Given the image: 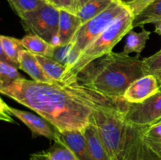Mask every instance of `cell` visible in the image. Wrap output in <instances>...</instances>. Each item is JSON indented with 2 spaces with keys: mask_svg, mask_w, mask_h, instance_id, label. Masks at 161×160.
Returning <instances> with one entry per match:
<instances>
[{
  "mask_svg": "<svg viewBox=\"0 0 161 160\" xmlns=\"http://www.w3.org/2000/svg\"><path fill=\"white\" fill-rule=\"evenodd\" d=\"M46 1L47 2V3H51V0H46ZM52 4V3H51Z\"/></svg>",
  "mask_w": 161,
  "mask_h": 160,
  "instance_id": "obj_31",
  "label": "cell"
},
{
  "mask_svg": "<svg viewBox=\"0 0 161 160\" xmlns=\"http://www.w3.org/2000/svg\"><path fill=\"white\" fill-rule=\"evenodd\" d=\"M122 1L135 17L155 0H122Z\"/></svg>",
  "mask_w": 161,
  "mask_h": 160,
  "instance_id": "obj_26",
  "label": "cell"
},
{
  "mask_svg": "<svg viewBox=\"0 0 161 160\" xmlns=\"http://www.w3.org/2000/svg\"><path fill=\"white\" fill-rule=\"evenodd\" d=\"M161 85L153 75H143L130 85L123 96L127 103H142L160 90Z\"/></svg>",
  "mask_w": 161,
  "mask_h": 160,
  "instance_id": "obj_8",
  "label": "cell"
},
{
  "mask_svg": "<svg viewBox=\"0 0 161 160\" xmlns=\"http://www.w3.org/2000/svg\"><path fill=\"white\" fill-rule=\"evenodd\" d=\"M0 93L36 111L59 131L83 130L96 105L123 107L121 100L108 98L78 83L62 86L21 78L0 87Z\"/></svg>",
  "mask_w": 161,
  "mask_h": 160,
  "instance_id": "obj_1",
  "label": "cell"
},
{
  "mask_svg": "<svg viewBox=\"0 0 161 160\" xmlns=\"http://www.w3.org/2000/svg\"><path fill=\"white\" fill-rule=\"evenodd\" d=\"M20 42L25 50L35 55L52 57L54 52V45L36 35H26L20 39Z\"/></svg>",
  "mask_w": 161,
  "mask_h": 160,
  "instance_id": "obj_15",
  "label": "cell"
},
{
  "mask_svg": "<svg viewBox=\"0 0 161 160\" xmlns=\"http://www.w3.org/2000/svg\"><path fill=\"white\" fill-rule=\"evenodd\" d=\"M127 123L135 125H151L161 120V89L139 104L127 103L124 112Z\"/></svg>",
  "mask_w": 161,
  "mask_h": 160,
  "instance_id": "obj_7",
  "label": "cell"
},
{
  "mask_svg": "<svg viewBox=\"0 0 161 160\" xmlns=\"http://www.w3.org/2000/svg\"><path fill=\"white\" fill-rule=\"evenodd\" d=\"M151 32L147 30L142 29L141 32H135L133 30L129 31L126 36L125 45L123 53L129 55L130 53L135 52L137 54H140L145 49L146 42L149 39Z\"/></svg>",
  "mask_w": 161,
  "mask_h": 160,
  "instance_id": "obj_17",
  "label": "cell"
},
{
  "mask_svg": "<svg viewBox=\"0 0 161 160\" xmlns=\"http://www.w3.org/2000/svg\"><path fill=\"white\" fill-rule=\"evenodd\" d=\"M143 75L140 54L130 56L123 52H111L83 69L75 83L108 98L121 100L130 85Z\"/></svg>",
  "mask_w": 161,
  "mask_h": 160,
  "instance_id": "obj_2",
  "label": "cell"
},
{
  "mask_svg": "<svg viewBox=\"0 0 161 160\" xmlns=\"http://www.w3.org/2000/svg\"><path fill=\"white\" fill-rule=\"evenodd\" d=\"M19 64V68L26 72L34 81L50 84L56 83L45 73L36 55L28 52L25 49L20 52Z\"/></svg>",
  "mask_w": 161,
  "mask_h": 160,
  "instance_id": "obj_13",
  "label": "cell"
},
{
  "mask_svg": "<svg viewBox=\"0 0 161 160\" xmlns=\"http://www.w3.org/2000/svg\"><path fill=\"white\" fill-rule=\"evenodd\" d=\"M124 108L96 105L92 117L108 152L109 160H121L126 133Z\"/></svg>",
  "mask_w": 161,
  "mask_h": 160,
  "instance_id": "obj_4",
  "label": "cell"
},
{
  "mask_svg": "<svg viewBox=\"0 0 161 160\" xmlns=\"http://www.w3.org/2000/svg\"><path fill=\"white\" fill-rule=\"evenodd\" d=\"M70 44L65 45H55L54 52H53V54L51 58H53L58 62L67 66L68 67L69 64V59H70Z\"/></svg>",
  "mask_w": 161,
  "mask_h": 160,
  "instance_id": "obj_25",
  "label": "cell"
},
{
  "mask_svg": "<svg viewBox=\"0 0 161 160\" xmlns=\"http://www.w3.org/2000/svg\"><path fill=\"white\" fill-rule=\"evenodd\" d=\"M161 20V0H155L134 18V28H143L148 24H155Z\"/></svg>",
  "mask_w": 161,
  "mask_h": 160,
  "instance_id": "obj_20",
  "label": "cell"
},
{
  "mask_svg": "<svg viewBox=\"0 0 161 160\" xmlns=\"http://www.w3.org/2000/svg\"><path fill=\"white\" fill-rule=\"evenodd\" d=\"M142 135L148 147L161 157V121L153 125L142 126Z\"/></svg>",
  "mask_w": 161,
  "mask_h": 160,
  "instance_id": "obj_21",
  "label": "cell"
},
{
  "mask_svg": "<svg viewBox=\"0 0 161 160\" xmlns=\"http://www.w3.org/2000/svg\"><path fill=\"white\" fill-rule=\"evenodd\" d=\"M30 160H78L68 147L54 142L53 145L46 151L31 155Z\"/></svg>",
  "mask_w": 161,
  "mask_h": 160,
  "instance_id": "obj_16",
  "label": "cell"
},
{
  "mask_svg": "<svg viewBox=\"0 0 161 160\" xmlns=\"http://www.w3.org/2000/svg\"><path fill=\"white\" fill-rule=\"evenodd\" d=\"M9 110L12 115L21 121L31 130L33 136H42L50 141H54L56 129L43 118L12 107H9Z\"/></svg>",
  "mask_w": 161,
  "mask_h": 160,
  "instance_id": "obj_10",
  "label": "cell"
},
{
  "mask_svg": "<svg viewBox=\"0 0 161 160\" xmlns=\"http://www.w3.org/2000/svg\"><path fill=\"white\" fill-rule=\"evenodd\" d=\"M135 17L129 9L111 24L97 39L91 42L80 55L73 64L69 67L62 80V86H71L75 83L78 74L91 63L113 52V49L119 41L133 30Z\"/></svg>",
  "mask_w": 161,
  "mask_h": 160,
  "instance_id": "obj_3",
  "label": "cell"
},
{
  "mask_svg": "<svg viewBox=\"0 0 161 160\" xmlns=\"http://www.w3.org/2000/svg\"><path fill=\"white\" fill-rule=\"evenodd\" d=\"M51 3L59 9H65L74 13V0H51Z\"/></svg>",
  "mask_w": 161,
  "mask_h": 160,
  "instance_id": "obj_27",
  "label": "cell"
},
{
  "mask_svg": "<svg viewBox=\"0 0 161 160\" xmlns=\"http://www.w3.org/2000/svg\"><path fill=\"white\" fill-rule=\"evenodd\" d=\"M7 2L19 17L49 3L46 0H7Z\"/></svg>",
  "mask_w": 161,
  "mask_h": 160,
  "instance_id": "obj_22",
  "label": "cell"
},
{
  "mask_svg": "<svg viewBox=\"0 0 161 160\" xmlns=\"http://www.w3.org/2000/svg\"><path fill=\"white\" fill-rule=\"evenodd\" d=\"M115 0H88L76 13L82 24L86 23L108 7Z\"/></svg>",
  "mask_w": 161,
  "mask_h": 160,
  "instance_id": "obj_19",
  "label": "cell"
},
{
  "mask_svg": "<svg viewBox=\"0 0 161 160\" xmlns=\"http://www.w3.org/2000/svg\"><path fill=\"white\" fill-rule=\"evenodd\" d=\"M127 9V6L122 0H115L103 12L83 24L69 43L71 52L68 67L73 64L85 49Z\"/></svg>",
  "mask_w": 161,
  "mask_h": 160,
  "instance_id": "obj_5",
  "label": "cell"
},
{
  "mask_svg": "<svg viewBox=\"0 0 161 160\" xmlns=\"http://www.w3.org/2000/svg\"><path fill=\"white\" fill-rule=\"evenodd\" d=\"M82 24L76 14L65 9H59L58 45H69Z\"/></svg>",
  "mask_w": 161,
  "mask_h": 160,
  "instance_id": "obj_11",
  "label": "cell"
},
{
  "mask_svg": "<svg viewBox=\"0 0 161 160\" xmlns=\"http://www.w3.org/2000/svg\"><path fill=\"white\" fill-rule=\"evenodd\" d=\"M82 131L87 142L92 160H109L108 152L92 116L90 123Z\"/></svg>",
  "mask_w": 161,
  "mask_h": 160,
  "instance_id": "obj_12",
  "label": "cell"
},
{
  "mask_svg": "<svg viewBox=\"0 0 161 160\" xmlns=\"http://www.w3.org/2000/svg\"><path fill=\"white\" fill-rule=\"evenodd\" d=\"M88 0H74V11L76 13Z\"/></svg>",
  "mask_w": 161,
  "mask_h": 160,
  "instance_id": "obj_29",
  "label": "cell"
},
{
  "mask_svg": "<svg viewBox=\"0 0 161 160\" xmlns=\"http://www.w3.org/2000/svg\"><path fill=\"white\" fill-rule=\"evenodd\" d=\"M21 78H24L17 67L0 61V87H4Z\"/></svg>",
  "mask_w": 161,
  "mask_h": 160,
  "instance_id": "obj_24",
  "label": "cell"
},
{
  "mask_svg": "<svg viewBox=\"0 0 161 160\" xmlns=\"http://www.w3.org/2000/svg\"><path fill=\"white\" fill-rule=\"evenodd\" d=\"M36 56L45 73L55 83L61 84L67 70V66L58 62L51 57L39 55H36Z\"/></svg>",
  "mask_w": 161,
  "mask_h": 160,
  "instance_id": "obj_18",
  "label": "cell"
},
{
  "mask_svg": "<svg viewBox=\"0 0 161 160\" xmlns=\"http://www.w3.org/2000/svg\"><path fill=\"white\" fill-rule=\"evenodd\" d=\"M54 142L68 147L78 160H92L87 142L83 131L80 130H56Z\"/></svg>",
  "mask_w": 161,
  "mask_h": 160,
  "instance_id": "obj_9",
  "label": "cell"
},
{
  "mask_svg": "<svg viewBox=\"0 0 161 160\" xmlns=\"http://www.w3.org/2000/svg\"><path fill=\"white\" fill-rule=\"evenodd\" d=\"M160 121H161V120H160Z\"/></svg>",
  "mask_w": 161,
  "mask_h": 160,
  "instance_id": "obj_32",
  "label": "cell"
},
{
  "mask_svg": "<svg viewBox=\"0 0 161 160\" xmlns=\"http://www.w3.org/2000/svg\"><path fill=\"white\" fill-rule=\"evenodd\" d=\"M142 69L145 75H153L161 85V50L158 53L142 60Z\"/></svg>",
  "mask_w": 161,
  "mask_h": 160,
  "instance_id": "obj_23",
  "label": "cell"
},
{
  "mask_svg": "<svg viewBox=\"0 0 161 160\" xmlns=\"http://www.w3.org/2000/svg\"><path fill=\"white\" fill-rule=\"evenodd\" d=\"M9 106H8L6 103L4 102V100L3 99H1V110H0V112H1V115H0V118H1L2 120L6 121V122H13L14 120L11 118V114L9 112Z\"/></svg>",
  "mask_w": 161,
  "mask_h": 160,
  "instance_id": "obj_28",
  "label": "cell"
},
{
  "mask_svg": "<svg viewBox=\"0 0 161 160\" xmlns=\"http://www.w3.org/2000/svg\"><path fill=\"white\" fill-rule=\"evenodd\" d=\"M154 24H155V32L161 35V20Z\"/></svg>",
  "mask_w": 161,
  "mask_h": 160,
  "instance_id": "obj_30",
  "label": "cell"
},
{
  "mask_svg": "<svg viewBox=\"0 0 161 160\" xmlns=\"http://www.w3.org/2000/svg\"><path fill=\"white\" fill-rule=\"evenodd\" d=\"M24 29L28 34L39 36L54 45H58L59 28V9L51 3L20 17Z\"/></svg>",
  "mask_w": 161,
  "mask_h": 160,
  "instance_id": "obj_6",
  "label": "cell"
},
{
  "mask_svg": "<svg viewBox=\"0 0 161 160\" xmlns=\"http://www.w3.org/2000/svg\"><path fill=\"white\" fill-rule=\"evenodd\" d=\"M20 39L10 36H0V61L8 63L19 68V58L21 50H24Z\"/></svg>",
  "mask_w": 161,
  "mask_h": 160,
  "instance_id": "obj_14",
  "label": "cell"
}]
</instances>
